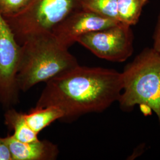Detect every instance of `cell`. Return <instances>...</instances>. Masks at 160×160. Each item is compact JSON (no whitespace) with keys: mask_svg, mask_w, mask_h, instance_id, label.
<instances>
[{"mask_svg":"<svg viewBox=\"0 0 160 160\" xmlns=\"http://www.w3.org/2000/svg\"><path fill=\"white\" fill-rule=\"evenodd\" d=\"M153 48L156 51L160 53V12L158 21L155 29L154 33L153 36Z\"/></svg>","mask_w":160,"mask_h":160,"instance_id":"15","label":"cell"},{"mask_svg":"<svg viewBox=\"0 0 160 160\" xmlns=\"http://www.w3.org/2000/svg\"><path fill=\"white\" fill-rule=\"evenodd\" d=\"M4 118L6 125L13 130L12 136L19 141L30 142L39 139L38 134L35 133L27 123L25 113L12 108L7 110Z\"/></svg>","mask_w":160,"mask_h":160,"instance_id":"10","label":"cell"},{"mask_svg":"<svg viewBox=\"0 0 160 160\" xmlns=\"http://www.w3.org/2000/svg\"><path fill=\"white\" fill-rule=\"evenodd\" d=\"M131 26L119 22L106 29L80 36L77 42L97 57L114 62H123L133 52Z\"/></svg>","mask_w":160,"mask_h":160,"instance_id":"5","label":"cell"},{"mask_svg":"<svg viewBox=\"0 0 160 160\" xmlns=\"http://www.w3.org/2000/svg\"><path fill=\"white\" fill-rule=\"evenodd\" d=\"M81 0H31L16 14L3 17L17 43L35 35L52 33L53 29L72 12L81 9Z\"/></svg>","mask_w":160,"mask_h":160,"instance_id":"4","label":"cell"},{"mask_svg":"<svg viewBox=\"0 0 160 160\" xmlns=\"http://www.w3.org/2000/svg\"><path fill=\"white\" fill-rule=\"evenodd\" d=\"M0 160H12L11 153L4 138H0Z\"/></svg>","mask_w":160,"mask_h":160,"instance_id":"14","label":"cell"},{"mask_svg":"<svg viewBox=\"0 0 160 160\" xmlns=\"http://www.w3.org/2000/svg\"><path fill=\"white\" fill-rule=\"evenodd\" d=\"M122 89L121 72L78 65L47 81L34 108L57 106L63 112L60 120L70 122L108 109L118 102Z\"/></svg>","mask_w":160,"mask_h":160,"instance_id":"1","label":"cell"},{"mask_svg":"<svg viewBox=\"0 0 160 160\" xmlns=\"http://www.w3.org/2000/svg\"><path fill=\"white\" fill-rule=\"evenodd\" d=\"M120 22L93 12L80 9L72 12L53 29L52 34L58 42L68 49L80 36L113 26Z\"/></svg>","mask_w":160,"mask_h":160,"instance_id":"7","label":"cell"},{"mask_svg":"<svg viewBox=\"0 0 160 160\" xmlns=\"http://www.w3.org/2000/svg\"><path fill=\"white\" fill-rule=\"evenodd\" d=\"M78 65L68 49L61 46L52 33L32 36L21 45L18 88L20 91L27 92L35 85L46 82Z\"/></svg>","mask_w":160,"mask_h":160,"instance_id":"2","label":"cell"},{"mask_svg":"<svg viewBox=\"0 0 160 160\" xmlns=\"http://www.w3.org/2000/svg\"><path fill=\"white\" fill-rule=\"evenodd\" d=\"M21 45L0 14V102L10 108L18 100L17 74Z\"/></svg>","mask_w":160,"mask_h":160,"instance_id":"6","label":"cell"},{"mask_svg":"<svg viewBox=\"0 0 160 160\" xmlns=\"http://www.w3.org/2000/svg\"><path fill=\"white\" fill-rule=\"evenodd\" d=\"M63 117V112L59 108L54 106L43 108H34L28 113L25 118L30 128L39 134L40 132L49 126L55 120H60Z\"/></svg>","mask_w":160,"mask_h":160,"instance_id":"9","label":"cell"},{"mask_svg":"<svg viewBox=\"0 0 160 160\" xmlns=\"http://www.w3.org/2000/svg\"><path fill=\"white\" fill-rule=\"evenodd\" d=\"M4 139L12 160H55L59 154L57 145L48 140L23 142L12 135Z\"/></svg>","mask_w":160,"mask_h":160,"instance_id":"8","label":"cell"},{"mask_svg":"<svg viewBox=\"0 0 160 160\" xmlns=\"http://www.w3.org/2000/svg\"><path fill=\"white\" fill-rule=\"evenodd\" d=\"M81 6L82 10L119 21L118 0H81Z\"/></svg>","mask_w":160,"mask_h":160,"instance_id":"12","label":"cell"},{"mask_svg":"<svg viewBox=\"0 0 160 160\" xmlns=\"http://www.w3.org/2000/svg\"><path fill=\"white\" fill-rule=\"evenodd\" d=\"M148 0H118V20L120 23L134 26L138 22L143 7Z\"/></svg>","mask_w":160,"mask_h":160,"instance_id":"11","label":"cell"},{"mask_svg":"<svg viewBox=\"0 0 160 160\" xmlns=\"http://www.w3.org/2000/svg\"><path fill=\"white\" fill-rule=\"evenodd\" d=\"M31 0H0V14L9 17L22 10Z\"/></svg>","mask_w":160,"mask_h":160,"instance_id":"13","label":"cell"},{"mask_svg":"<svg viewBox=\"0 0 160 160\" xmlns=\"http://www.w3.org/2000/svg\"><path fill=\"white\" fill-rule=\"evenodd\" d=\"M121 73V110L131 111L139 105L154 112L160 125V53L145 48Z\"/></svg>","mask_w":160,"mask_h":160,"instance_id":"3","label":"cell"}]
</instances>
